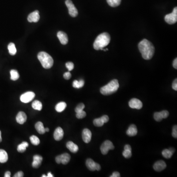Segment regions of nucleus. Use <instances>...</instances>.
Here are the masks:
<instances>
[{
	"label": "nucleus",
	"mask_w": 177,
	"mask_h": 177,
	"mask_svg": "<svg viewBox=\"0 0 177 177\" xmlns=\"http://www.w3.org/2000/svg\"><path fill=\"white\" fill-rule=\"evenodd\" d=\"M124 150L131 151V147L130 145H125V146H124Z\"/></svg>",
	"instance_id": "49530a36"
},
{
	"label": "nucleus",
	"mask_w": 177,
	"mask_h": 177,
	"mask_svg": "<svg viewBox=\"0 0 177 177\" xmlns=\"http://www.w3.org/2000/svg\"><path fill=\"white\" fill-rule=\"evenodd\" d=\"M45 132H48L49 129L48 128H45Z\"/></svg>",
	"instance_id": "603ef678"
},
{
	"label": "nucleus",
	"mask_w": 177,
	"mask_h": 177,
	"mask_svg": "<svg viewBox=\"0 0 177 177\" xmlns=\"http://www.w3.org/2000/svg\"><path fill=\"white\" fill-rule=\"evenodd\" d=\"M10 175H11V173H10L9 171H7L5 173V177H10Z\"/></svg>",
	"instance_id": "de8ad7c7"
},
{
	"label": "nucleus",
	"mask_w": 177,
	"mask_h": 177,
	"mask_svg": "<svg viewBox=\"0 0 177 177\" xmlns=\"http://www.w3.org/2000/svg\"><path fill=\"white\" fill-rule=\"evenodd\" d=\"M65 66H66L67 69H68V70H69V71H71V70L74 69V64L73 63L70 62L67 63L66 64H65Z\"/></svg>",
	"instance_id": "e433bc0d"
},
{
	"label": "nucleus",
	"mask_w": 177,
	"mask_h": 177,
	"mask_svg": "<svg viewBox=\"0 0 177 177\" xmlns=\"http://www.w3.org/2000/svg\"><path fill=\"white\" fill-rule=\"evenodd\" d=\"M47 177H54V176H53V175H52V174H51V172H49L48 173L47 176Z\"/></svg>",
	"instance_id": "8fccbe9b"
},
{
	"label": "nucleus",
	"mask_w": 177,
	"mask_h": 177,
	"mask_svg": "<svg viewBox=\"0 0 177 177\" xmlns=\"http://www.w3.org/2000/svg\"><path fill=\"white\" fill-rule=\"evenodd\" d=\"M172 88L174 90L177 91V79L174 80L172 84Z\"/></svg>",
	"instance_id": "37998d69"
},
{
	"label": "nucleus",
	"mask_w": 177,
	"mask_h": 177,
	"mask_svg": "<svg viewBox=\"0 0 177 177\" xmlns=\"http://www.w3.org/2000/svg\"><path fill=\"white\" fill-rule=\"evenodd\" d=\"M57 36L62 44L65 45L68 43L69 39H68V36L65 33L60 31L58 33Z\"/></svg>",
	"instance_id": "a211bd4d"
},
{
	"label": "nucleus",
	"mask_w": 177,
	"mask_h": 177,
	"mask_svg": "<svg viewBox=\"0 0 177 177\" xmlns=\"http://www.w3.org/2000/svg\"><path fill=\"white\" fill-rule=\"evenodd\" d=\"M137 133V129L136 126L134 124L130 125L128 130L126 131V134L129 136H134Z\"/></svg>",
	"instance_id": "6ab92c4d"
},
{
	"label": "nucleus",
	"mask_w": 177,
	"mask_h": 177,
	"mask_svg": "<svg viewBox=\"0 0 177 177\" xmlns=\"http://www.w3.org/2000/svg\"><path fill=\"white\" fill-rule=\"evenodd\" d=\"M70 155L68 153H64L58 156L55 158L56 162L58 164L62 163L64 165L67 164L70 161Z\"/></svg>",
	"instance_id": "1a4fd4ad"
},
{
	"label": "nucleus",
	"mask_w": 177,
	"mask_h": 177,
	"mask_svg": "<svg viewBox=\"0 0 177 177\" xmlns=\"http://www.w3.org/2000/svg\"><path fill=\"white\" fill-rule=\"evenodd\" d=\"M173 154V153L169 149H165L162 152V155H163V157L167 159L170 158L172 157Z\"/></svg>",
	"instance_id": "c756f323"
},
{
	"label": "nucleus",
	"mask_w": 177,
	"mask_h": 177,
	"mask_svg": "<svg viewBox=\"0 0 177 177\" xmlns=\"http://www.w3.org/2000/svg\"><path fill=\"white\" fill-rule=\"evenodd\" d=\"M138 48L145 60L151 59L155 53V47L150 41L144 39L139 42Z\"/></svg>",
	"instance_id": "f257e3e1"
},
{
	"label": "nucleus",
	"mask_w": 177,
	"mask_h": 177,
	"mask_svg": "<svg viewBox=\"0 0 177 177\" xmlns=\"http://www.w3.org/2000/svg\"><path fill=\"white\" fill-rule=\"evenodd\" d=\"M30 142L33 144L34 145L37 146L40 144V140L37 136H32L30 138Z\"/></svg>",
	"instance_id": "7c9ffc66"
},
{
	"label": "nucleus",
	"mask_w": 177,
	"mask_h": 177,
	"mask_svg": "<svg viewBox=\"0 0 177 177\" xmlns=\"http://www.w3.org/2000/svg\"><path fill=\"white\" fill-rule=\"evenodd\" d=\"M107 2L111 7H116L120 5L121 0H107Z\"/></svg>",
	"instance_id": "c85d7f7f"
},
{
	"label": "nucleus",
	"mask_w": 177,
	"mask_h": 177,
	"mask_svg": "<svg viewBox=\"0 0 177 177\" xmlns=\"http://www.w3.org/2000/svg\"><path fill=\"white\" fill-rule=\"evenodd\" d=\"M47 176H46L45 175H43L42 176V177H47Z\"/></svg>",
	"instance_id": "864d4df0"
},
{
	"label": "nucleus",
	"mask_w": 177,
	"mask_h": 177,
	"mask_svg": "<svg viewBox=\"0 0 177 177\" xmlns=\"http://www.w3.org/2000/svg\"><path fill=\"white\" fill-rule=\"evenodd\" d=\"M65 3L69 9V14L70 16L73 17L77 16L78 14V10L71 0H66Z\"/></svg>",
	"instance_id": "0eeeda50"
},
{
	"label": "nucleus",
	"mask_w": 177,
	"mask_h": 177,
	"mask_svg": "<svg viewBox=\"0 0 177 177\" xmlns=\"http://www.w3.org/2000/svg\"><path fill=\"white\" fill-rule=\"evenodd\" d=\"M84 83V81L83 80H80V81L75 80L72 83V86L75 88L79 89L83 87Z\"/></svg>",
	"instance_id": "bb28decb"
},
{
	"label": "nucleus",
	"mask_w": 177,
	"mask_h": 177,
	"mask_svg": "<svg viewBox=\"0 0 177 177\" xmlns=\"http://www.w3.org/2000/svg\"><path fill=\"white\" fill-rule=\"evenodd\" d=\"M32 107L35 110H36L41 111L42 108V104L41 102L39 101H35L33 102V103L32 104Z\"/></svg>",
	"instance_id": "393cba45"
},
{
	"label": "nucleus",
	"mask_w": 177,
	"mask_h": 177,
	"mask_svg": "<svg viewBox=\"0 0 177 177\" xmlns=\"http://www.w3.org/2000/svg\"><path fill=\"white\" fill-rule=\"evenodd\" d=\"M166 163L163 160L158 161L153 165V168L156 171L160 172L166 168Z\"/></svg>",
	"instance_id": "f8f14e48"
},
{
	"label": "nucleus",
	"mask_w": 177,
	"mask_h": 177,
	"mask_svg": "<svg viewBox=\"0 0 177 177\" xmlns=\"http://www.w3.org/2000/svg\"><path fill=\"white\" fill-rule=\"evenodd\" d=\"M129 106L130 108L136 109H141L143 107L142 102L137 98H132L129 102Z\"/></svg>",
	"instance_id": "9b49d317"
},
{
	"label": "nucleus",
	"mask_w": 177,
	"mask_h": 177,
	"mask_svg": "<svg viewBox=\"0 0 177 177\" xmlns=\"http://www.w3.org/2000/svg\"><path fill=\"white\" fill-rule=\"evenodd\" d=\"M8 155L5 150L0 149V163H6L8 160Z\"/></svg>",
	"instance_id": "412c9836"
},
{
	"label": "nucleus",
	"mask_w": 177,
	"mask_h": 177,
	"mask_svg": "<svg viewBox=\"0 0 177 177\" xmlns=\"http://www.w3.org/2000/svg\"><path fill=\"white\" fill-rule=\"evenodd\" d=\"M27 115L24 112L20 111L17 114L16 116V122L19 124H24V123L26 122L27 120Z\"/></svg>",
	"instance_id": "f3484780"
},
{
	"label": "nucleus",
	"mask_w": 177,
	"mask_h": 177,
	"mask_svg": "<svg viewBox=\"0 0 177 177\" xmlns=\"http://www.w3.org/2000/svg\"><path fill=\"white\" fill-rule=\"evenodd\" d=\"M40 19V14L38 10H36L30 13L28 17V21L29 22H37Z\"/></svg>",
	"instance_id": "ddd939ff"
},
{
	"label": "nucleus",
	"mask_w": 177,
	"mask_h": 177,
	"mask_svg": "<svg viewBox=\"0 0 177 177\" xmlns=\"http://www.w3.org/2000/svg\"><path fill=\"white\" fill-rule=\"evenodd\" d=\"M114 148L115 147L111 141H109V140H106L103 143L100 149H101V152L103 155H105L107 154L109 150H113Z\"/></svg>",
	"instance_id": "423d86ee"
},
{
	"label": "nucleus",
	"mask_w": 177,
	"mask_h": 177,
	"mask_svg": "<svg viewBox=\"0 0 177 177\" xmlns=\"http://www.w3.org/2000/svg\"><path fill=\"white\" fill-rule=\"evenodd\" d=\"M64 135L63 130L61 127H58L55 130L54 138L56 141H60L63 139Z\"/></svg>",
	"instance_id": "dca6fc26"
},
{
	"label": "nucleus",
	"mask_w": 177,
	"mask_h": 177,
	"mask_svg": "<svg viewBox=\"0 0 177 177\" xmlns=\"http://www.w3.org/2000/svg\"><path fill=\"white\" fill-rule=\"evenodd\" d=\"M123 156L125 158H130L132 156L131 151L124 150V151L123 152Z\"/></svg>",
	"instance_id": "473e14b6"
},
{
	"label": "nucleus",
	"mask_w": 177,
	"mask_h": 177,
	"mask_svg": "<svg viewBox=\"0 0 177 177\" xmlns=\"http://www.w3.org/2000/svg\"><path fill=\"white\" fill-rule=\"evenodd\" d=\"M67 107V104L64 102H60L56 105L55 110L58 112H62L65 110Z\"/></svg>",
	"instance_id": "5701e85b"
},
{
	"label": "nucleus",
	"mask_w": 177,
	"mask_h": 177,
	"mask_svg": "<svg viewBox=\"0 0 177 177\" xmlns=\"http://www.w3.org/2000/svg\"><path fill=\"white\" fill-rule=\"evenodd\" d=\"M10 79L13 81H16L19 78V75L18 71L15 69L10 70Z\"/></svg>",
	"instance_id": "cd10ccee"
},
{
	"label": "nucleus",
	"mask_w": 177,
	"mask_h": 177,
	"mask_svg": "<svg viewBox=\"0 0 177 177\" xmlns=\"http://www.w3.org/2000/svg\"><path fill=\"white\" fill-rule=\"evenodd\" d=\"M29 146V144L27 142H23L19 144L17 147V151L19 152H24L26 150V148Z\"/></svg>",
	"instance_id": "b1692460"
},
{
	"label": "nucleus",
	"mask_w": 177,
	"mask_h": 177,
	"mask_svg": "<svg viewBox=\"0 0 177 177\" xmlns=\"http://www.w3.org/2000/svg\"><path fill=\"white\" fill-rule=\"evenodd\" d=\"M165 20L168 24H175L177 21V8L175 7L173 9L172 13L168 14L165 16Z\"/></svg>",
	"instance_id": "39448f33"
},
{
	"label": "nucleus",
	"mask_w": 177,
	"mask_h": 177,
	"mask_svg": "<svg viewBox=\"0 0 177 177\" xmlns=\"http://www.w3.org/2000/svg\"><path fill=\"white\" fill-rule=\"evenodd\" d=\"M86 166L88 169L91 171L101 170V166L99 164L95 163L93 159L88 158L86 160Z\"/></svg>",
	"instance_id": "6e6552de"
},
{
	"label": "nucleus",
	"mask_w": 177,
	"mask_h": 177,
	"mask_svg": "<svg viewBox=\"0 0 177 177\" xmlns=\"http://www.w3.org/2000/svg\"><path fill=\"white\" fill-rule=\"evenodd\" d=\"M2 141V138L1 136V131L0 130V143Z\"/></svg>",
	"instance_id": "3c124183"
},
{
	"label": "nucleus",
	"mask_w": 177,
	"mask_h": 177,
	"mask_svg": "<svg viewBox=\"0 0 177 177\" xmlns=\"http://www.w3.org/2000/svg\"><path fill=\"white\" fill-rule=\"evenodd\" d=\"M24 176V173L22 171H19L14 175V177H23Z\"/></svg>",
	"instance_id": "79ce46f5"
},
{
	"label": "nucleus",
	"mask_w": 177,
	"mask_h": 177,
	"mask_svg": "<svg viewBox=\"0 0 177 177\" xmlns=\"http://www.w3.org/2000/svg\"><path fill=\"white\" fill-rule=\"evenodd\" d=\"M64 77L66 80H69L71 77V74L69 72H65L64 75Z\"/></svg>",
	"instance_id": "ea45409f"
},
{
	"label": "nucleus",
	"mask_w": 177,
	"mask_h": 177,
	"mask_svg": "<svg viewBox=\"0 0 177 177\" xmlns=\"http://www.w3.org/2000/svg\"><path fill=\"white\" fill-rule=\"evenodd\" d=\"M91 131L89 129H85L83 130L82 132V139L84 142L86 143H89L90 142L91 139Z\"/></svg>",
	"instance_id": "4468645a"
},
{
	"label": "nucleus",
	"mask_w": 177,
	"mask_h": 177,
	"mask_svg": "<svg viewBox=\"0 0 177 177\" xmlns=\"http://www.w3.org/2000/svg\"><path fill=\"white\" fill-rule=\"evenodd\" d=\"M35 94L33 91H27L22 94L20 97V101L22 102L27 103L30 102L34 99Z\"/></svg>",
	"instance_id": "9d476101"
},
{
	"label": "nucleus",
	"mask_w": 177,
	"mask_h": 177,
	"mask_svg": "<svg viewBox=\"0 0 177 177\" xmlns=\"http://www.w3.org/2000/svg\"><path fill=\"white\" fill-rule=\"evenodd\" d=\"M35 128L38 133L41 134H43L45 133V128H44L43 123L42 122H38L36 123L35 125Z\"/></svg>",
	"instance_id": "4be33fe9"
},
{
	"label": "nucleus",
	"mask_w": 177,
	"mask_h": 177,
	"mask_svg": "<svg viewBox=\"0 0 177 177\" xmlns=\"http://www.w3.org/2000/svg\"><path fill=\"white\" fill-rule=\"evenodd\" d=\"M8 51H9V54H10L11 55H15L16 54V52H17V50H16V47H15V45L14 43H10L8 45Z\"/></svg>",
	"instance_id": "a878e982"
},
{
	"label": "nucleus",
	"mask_w": 177,
	"mask_h": 177,
	"mask_svg": "<svg viewBox=\"0 0 177 177\" xmlns=\"http://www.w3.org/2000/svg\"><path fill=\"white\" fill-rule=\"evenodd\" d=\"M37 58L44 69H49L53 66L54 63L53 58L47 52H40L37 55Z\"/></svg>",
	"instance_id": "20e7f679"
},
{
	"label": "nucleus",
	"mask_w": 177,
	"mask_h": 177,
	"mask_svg": "<svg viewBox=\"0 0 177 177\" xmlns=\"http://www.w3.org/2000/svg\"><path fill=\"white\" fill-rule=\"evenodd\" d=\"M172 136L173 137L177 138V126L175 125L173 128L172 130Z\"/></svg>",
	"instance_id": "58836bf2"
},
{
	"label": "nucleus",
	"mask_w": 177,
	"mask_h": 177,
	"mask_svg": "<svg viewBox=\"0 0 177 177\" xmlns=\"http://www.w3.org/2000/svg\"><path fill=\"white\" fill-rule=\"evenodd\" d=\"M173 67L175 68V69H177V59L176 58L175 60L173 61Z\"/></svg>",
	"instance_id": "a18cd8bd"
},
{
	"label": "nucleus",
	"mask_w": 177,
	"mask_h": 177,
	"mask_svg": "<svg viewBox=\"0 0 177 177\" xmlns=\"http://www.w3.org/2000/svg\"><path fill=\"white\" fill-rule=\"evenodd\" d=\"M77 118L79 119H81L84 118L86 116V113L84 111L82 110L80 112H77L76 113V115Z\"/></svg>",
	"instance_id": "f704fd0d"
},
{
	"label": "nucleus",
	"mask_w": 177,
	"mask_h": 177,
	"mask_svg": "<svg viewBox=\"0 0 177 177\" xmlns=\"http://www.w3.org/2000/svg\"><path fill=\"white\" fill-rule=\"evenodd\" d=\"M119 88V84L117 79H114L111 81L105 86L101 88L100 91L101 94L104 96H108L114 94Z\"/></svg>",
	"instance_id": "7ed1b4c3"
},
{
	"label": "nucleus",
	"mask_w": 177,
	"mask_h": 177,
	"mask_svg": "<svg viewBox=\"0 0 177 177\" xmlns=\"http://www.w3.org/2000/svg\"><path fill=\"white\" fill-rule=\"evenodd\" d=\"M169 150H170V151L173 153H174V152H175V149L173 148H169Z\"/></svg>",
	"instance_id": "09e8293b"
},
{
	"label": "nucleus",
	"mask_w": 177,
	"mask_h": 177,
	"mask_svg": "<svg viewBox=\"0 0 177 177\" xmlns=\"http://www.w3.org/2000/svg\"><path fill=\"white\" fill-rule=\"evenodd\" d=\"M102 121L104 123H106L109 121V117L107 115H103L101 118Z\"/></svg>",
	"instance_id": "a19ab883"
},
{
	"label": "nucleus",
	"mask_w": 177,
	"mask_h": 177,
	"mask_svg": "<svg viewBox=\"0 0 177 177\" xmlns=\"http://www.w3.org/2000/svg\"><path fill=\"white\" fill-rule=\"evenodd\" d=\"M110 177H121L120 173L118 172H114L113 173V174L111 176H110Z\"/></svg>",
	"instance_id": "c03bdc74"
},
{
	"label": "nucleus",
	"mask_w": 177,
	"mask_h": 177,
	"mask_svg": "<svg viewBox=\"0 0 177 177\" xmlns=\"http://www.w3.org/2000/svg\"><path fill=\"white\" fill-rule=\"evenodd\" d=\"M160 113L163 119L167 118L169 114V112H168V111L166 110L162 111L160 112Z\"/></svg>",
	"instance_id": "4c0bfd02"
},
{
	"label": "nucleus",
	"mask_w": 177,
	"mask_h": 177,
	"mask_svg": "<svg viewBox=\"0 0 177 177\" xmlns=\"http://www.w3.org/2000/svg\"><path fill=\"white\" fill-rule=\"evenodd\" d=\"M153 117H154L155 120L157 122H160L163 119L160 112H155L153 115Z\"/></svg>",
	"instance_id": "72a5a7b5"
},
{
	"label": "nucleus",
	"mask_w": 177,
	"mask_h": 177,
	"mask_svg": "<svg viewBox=\"0 0 177 177\" xmlns=\"http://www.w3.org/2000/svg\"><path fill=\"white\" fill-rule=\"evenodd\" d=\"M110 40V36L108 33H102L96 38L94 43V49L97 50L102 49L108 45Z\"/></svg>",
	"instance_id": "f03ea898"
},
{
	"label": "nucleus",
	"mask_w": 177,
	"mask_h": 177,
	"mask_svg": "<svg viewBox=\"0 0 177 177\" xmlns=\"http://www.w3.org/2000/svg\"><path fill=\"white\" fill-rule=\"evenodd\" d=\"M85 105L83 103H80L78 104L77 107H76L75 109V111L76 113H77V112H80L81 111L83 110L85 108Z\"/></svg>",
	"instance_id": "c9c22d12"
},
{
	"label": "nucleus",
	"mask_w": 177,
	"mask_h": 177,
	"mask_svg": "<svg viewBox=\"0 0 177 177\" xmlns=\"http://www.w3.org/2000/svg\"><path fill=\"white\" fill-rule=\"evenodd\" d=\"M42 157L40 155H35L33 157V161L32 166L34 168H38L40 167L42 161Z\"/></svg>",
	"instance_id": "2eb2a0df"
},
{
	"label": "nucleus",
	"mask_w": 177,
	"mask_h": 177,
	"mask_svg": "<svg viewBox=\"0 0 177 177\" xmlns=\"http://www.w3.org/2000/svg\"><path fill=\"white\" fill-rule=\"evenodd\" d=\"M93 123H94V125L96 126H97V127H101V126H102L104 124L103 122L102 121L101 118L95 119V120L93 121Z\"/></svg>",
	"instance_id": "2f4dec72"
},
{
	"label": "nucleus",
	"mask_w": 177,
	"mask_h": 177,
	"mask_svg": "<svg viewBox=\"0 0 177 177\" xmlns=\"http://www.w3.org/2000/svg\"><path fill=\"white\" fill-rule=\"evenodd\" d=\"M67 148L73 153H76L79 150L78 146L74 143L72 141H69L67 143Z\"/></svg>",
	"instance_id": "aec40b11"
}]
</instances>
